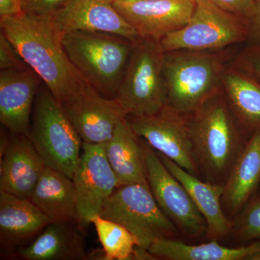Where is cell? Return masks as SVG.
<instances>
[{"instance_id":"5bb4252c","label":"cell","mask_w":260,"mask_h":260,"mask_svg":"<svg viewBox=\"0 0 260 260\" xmlns=\"http://www.w3.org/2000/svg\"><path fill=\"white\" fill-rule=\"evenodd\" d=\"M49 17L62 34L83 30L114 34L133 43L141 39L109 0H71Z\"/></svg>"},{"instance_id":"277c9868","label":"cell","mask_w":260,"mask_h":260,"mask_svg":"<svg viewBox=\"0 0 260 260\" xmlns=\"http://www.w3.org/2000/svg\"><path fill=\"white\" fill-rule=\"evenodd\" d=\"M62 44L82 78L104 96L115 99L134 43L107 32L75 30L63 34Z\"/></svg>"},{"instance_id":"8992f818","label":"cell","mask_w":260,"mask_h":260,"mask_svg":"<svg viewBox=\"0 0 260 260\" xmlns=\"http://www.w3.org/2000/svg\"><path fill=\"white\" fill-rule=\"evenodd\" d=\"M164 52L158 43L140 39L133 51L115 99L126 116L153 115L167 105Z\"/></svg>"},{"instance_id":"83f0119b","label":"cell","mask_w":260,"mask_h":260,"mask_svg":"<svg viewBox=\"0 0 260 260\" xmlns=\"http://www.w3.org/2000/svg\"><path fill=\"white\" fill-rule=\"evenodd\" d=\"M26 63L22 59L18 51L5 37L0 32V70L27 69Z\"/></svg>"},{"instance_id":"7a4b0ae2","label":"cell","mask_w":260,"mask_h":260,"mask_svg":"<svg viewBox=\"0 0 260 260\" xmlns=\"http://www.w3.org/2000/svg\"><path fill=\"white\" fill-rule=\"evenodd\" d=\"M187 119L200 177L223 185L249 135L238 123L223 90Z\"/></svg>"},{"instance_id":"d4e9b609","label":"cell","mask_w":260,"mask_h":260,"mask_svg":"<svg viewBox=\"0 0 260 260\" xmlns=\"http://www.w3.org/2000/svg\"><path fill=\"white\" fill-rule=\"evenodd\" d=\"M99 242L102 246V254L94 251L90 257L93 259L133 260L138 246L137 239L131 232L121 224L104 218L101 215L92 219Z\"/></svg>"},{"instance_id":"4316f807","label":"cell","mask_w":260,"mask_h":260,"mask_svg":"<svg viewBox=\"0 0 260 260\" xmlns=\"http://www.w3.org/2000/svg\"><path fill=\"white\" fill-rule=\"evenodd\" d=\"M231 64L260 82V44L246 45L234 56Z\"/></svg>"},{"instance_id":"30bf717a","label":"cell","mask_w":260,"mask_h":260,"mask_svg":"<svg viewBox=\"0 0 260 260\" xmlns=\"http://www.w3.org/2000/svg\"><path fill=\"white\" fill-rule=\"evenodd\" d=\"M135 134L192 175L200 178L187 116L167 107L153 115L126 116Z\"/></svg>"},{"instance_id":"484cf974","label":"cell","mask_w":260,"mask_h":260,"mask_svg":"<svg viewBox=\"0 0 260 260\" xmlns=\"http://www.w3.org/2000/svg\"><path fill=\"white\" fill-rule=\"evenodd\" d=\"M232 235L239 244L260 240V193H256L233 219Z\"/></svg>"},{"instance_id":"d6a6232c","label":"cell","mask_w":260,"mask_h":260,"mask_svg":"<svg viewBox=\"0 0 260 260\" xmlns=\"http://www.w3.org/2000/svg\"><path fill=\"white\" fill-rule=\"evenodd\" d=\"M111 3H116V2H124V3H129V2L140 1V0H109Z\"/></svg>"},{"instance_id":"5b68a950","label":"cell","mask_w":260,"mask_h":260,"mask_svg":"<svg viewBox=\"0 0 260 260\" xmlns=\"http://www.w3.org/2000/svg\"><path fill=\"white\" fill-rule=\"evenodd\" d=\"M28 136L46 166L73 179L83 141L50 90L39 88Z\"/></svg>"},{"instance_id":"6da1fadb","label":"cell","mask_w":260,"mask_h":260,"mask_svg":"<svg viewBox=\"0 0 260 260\" xmlns=\"http://www.w3.org/2000/svg\"><path fill=\"white\" fill-rule=\"evenodd\" d=\"M0 25L28 68L60 104L85 81L70 61L63 46V34L50 17L25 13L1 18Z\"/></svg>"},{"instance_id":"1f68e13d","label":"cell","mask_w":260,"mask_h":260,"mask_svg":"<svg viewBox=\"0 0 260 260\" xmlns=\"http://www.w3.org/2000/svg\"><path fill=\"white\" fill-rule=\"evenodd\" d=\"M25 13L21 0H0V18Z\"/></svg>"},{"instance_id":"3957f363","label":"cell","mask_w":260,"mask_h":260,"mask_svg":"<svg viewBox=\"0 0 260 260\" xmlns=\"http://www.w3.org/2000/svg\"><path fill=\"white\" fill-rule=\"evenodd\" d=\"M233 56L231 47L219 51L164 52L166 107L182 115H190L223 90V75Z\"/></svg>"},{"instance_id":"ba28073f","label":"cell","mask_w":260,"mask_h":260,"mask_svg":"<svg viewBox=\"0 0 260 260\" xmlns=\"http://www.w3.org/2000/svg\"><path fill=\"white\" fill-rule=\"evenodd\" d=\"M101 215L127 229L137 239L138 246L146 250L160 239H179L181 236L157 204L148 183L116 188Z\"/></svg>"},{"instance_id":"4dcf8cb0","label":"cell","mask_w":260,"mask_h":260,"mask_svg":"<svg viewBox=\"0 0 260 260\" xmlns=\"http://www.w3.org/2000/svg\"><path fill=\"white\" fill-rule=\"evenodd\" d=\"M248 28L246 45L260 44V0H254L252 12L248 18Z\"/></svg>"},{"instance_id":"d6986e66","label":"cell","mask_w":260,"mask_h":260,"mask_svg":"<svg viewBox=\"0 0 260 260\" xmlns=\"http://www.w3.org/2000/svg\"><path fill=\"white\" fill-rule=\"evenodd\" d=\"M259 186L260 129L248 138L223 184L221 203L231 220L257 193Z\"/></svg>"},{"instance_id":"603a6c76","label":"cell","mask_w":260,"mask_h":260,"mask_svg":"<svg viewBox=\"0 0 260 260\" xmlns=\"http://www.w3.org/2000/svg\"><path fill=\"white\" fill-rule=\"evenodd\" d=\"M228 104L242 129L248 135L260 129V82L229 64L222 79Z\"/></svg>"},{"instance_id":"44dd1931","label":"cell","mask_w":260,"mask_h":260,"mask_svg":"<svg viewBox=\"0 0 260 260\" xmlns=\"http://www.w3.org/2000/svg\"><path fill=\"white\" fill-rule=\"evenodd\" d=\"M78 225L49 224L34 242L18 249V256L25 260L88 259L85 240Z\"/></svg>"},{"instance_id":"836d02e7","label":"cell","mask_w":260,"mask_h":260,"mask_svg":"<svg viewBox=\"0 0 260 260\" xmlns=\"http://www.w3.org/2000/svg\"><path fill=\"white\" fill-rule=\"evenodd\" d=\"M250 260H260V253L251 258Z\"/></svg>"},{"instance_id":"cb8c5ba5","label":"cell","mask_w":260,"mask_h":260,"mask_svg":"<svg viewBox=\"0 0 260 260\" xmlns=\"http://www.w3.org/2000/svg\"><path fill=\"white\" fill-rule=\"evenodd\" d=\"M155 259L166 260H250L260 253V240L237 246L222 245L218 241L189 244L179 239H162L148 249Z\"/></svg>"},{"instance_id":"ffe728a7","label":"cell","mask_w":260,"mask_h":260,"mask_svg":"<svg viewBox=\"0 0 260 260\" xmlns=\"http://www.w3.org/2000/svg\"><path fill=\"white\" fill-rule=\"evenodd\" d=\"M104 149L118 187L148 183L145 143L135 134L127 118L119 123L112 138L104 144Z\"/></svg>"},{"instance_id":"ac0fdd59","label":"cell","mask_w":260,"mask_h":260,"mask_svg":"<svg viewBox=\"0 0 260 260\" xmlns=\"http://www.w3.org/2000/svg\"><path fill=\"white\" fill-rule=\"evenodd\" d=\"M51 223L30 199L0 191V243L5 251L23 247Z\"/></svg>"},{"instance_id":"d590c367","label":"cell","mask_w":260,"mask_h":260,"mask_svg":"<svg viewBox=\"0 0 260 260\" xmlns=\"http://www.w3.org/2000/svg\"><path fill=\"white\" fill-rule=\"evenodd\" d=\"M194 1H195V0H194Z\"/></svg>"},{"instance_id":"f1b7e54d","label":"cell","mask_w":260,"mask_h":260,"mask_svg":"<svg viewBox=\"0 0 260 260\" xmlns=\"http://www.w3.org/2000/svg\"><path fill=\"white\" fill-rule=\"evenodd\" d=\"M71 0H26L24 10L28 14L51 16L62 9Z\"/></svg>"},{"instance_id":"e575fe53","label":"cell","mask_w":260,"mask_h":260,"mask_svg":"<svg viewBox=\"0 0 260 260\" xmlns=\"http://www.w3.org/2000/svg\"><path fill=\"white\" fill-rule=\"evenodd\" d=\"M21 1H22V3H23V8H24V6H25V3H26V0H21Z\"/></svg>"},{"instance_id":"8fae6325","label":"cell","mask_w":260,"mask_h":260,"mask_svg":"<svg viewBox=\"0 0 260 260\" xmlns=\"http://www.w3.org/2000/svg\"><path fill=\"white\" fill-rule=\"evenodd\" d=\"M60 104L83 143L90 144H106L126 117L115 99L104 96L86 81Z\"/></svg>"},{"instance_id":"7402d4cb","label":"cell","mask_w":260,"mask_h":260,"mask_svg":"<svg viewBox=\"0 0 260 260\" xmlns=\"http://www.w3.org/2000/svg\"><path fill=\"white\" fill-rule=\"evenodd\" d=\"M30 200L53 223H78L77 195L73 179L47 167Z\"/></svg>"},{"instance_id":"4fadbf2b","label":"cell","mask_w":260,"mask_h":260,"mask_svg":"<svg viewBox=\"0 0 260 260\" xmlns=\"http://www.w3.org/2000/svg\"><path fill=\"white\" fill-rule=\"evenodd\" d=\"M114 8L140 39L158 43L183 28L190 20L194 0H140L116 2Z\"/></svg>"},{"instance_id":"2e32d148","label":"cell","mask_w":260,"mask_h":260,"mask_svg":"<svg viewBox=\"0 0 260 260\" xmlns=\"http://www.w3.org/2000/svg\"><path fill=\"white\" fill-rule=\"evenodd\" d=\"M10 133L1 160L0 191L30 199L47 167L28 135Z\"/></svg>"},{"instance_id":"7c38bea8","label":"cell","mask_w":260,"mask_h":260,"mask_svg":"<svg viewBox=\"0 0 260 260\" xmlns=\"http://www.w3.org/2000/svg\"><path fill=\"white\" fill-rule=\"evenodd\" d=\"M78 223H90L118 187L115 174L107 158L104 144L83 143L79 164L73 175Z\"/></svg>"},{"instance_id":"e0dca14e","label":"cell","mask_w":260,"mask_h":260,"mask_svg":"<svg viewBox=\"0 0 260 260\" xmlns=\"http://www.w3.org/2000/svg\"><path fill=\"white\" fill-rule=\"evenodd\" d=\"M158 153L164 165L186 188L197 208L207 223V237L220 241L232 235L233 220L224 212L221 203L223 185L201 180L178 166L161 153Z\"/></svg>"},{"instance_id":"9c48e42d","label":"cell","mask_w":260,"mask_h":260,"mask_svg":"<svg viewBox=\"0 0 260 260\" xmlns=\"http://www.w3.org/2000/svg\"><path fill=\"white\" fill-rule=\"evenodd\" d=\"M148 185L162 213L181 236L197 239L207 236L206 221L184 185L169 172L154 149L145 142Z\"/></svg>"},{"instance_id":"f546056e","label":"cell","mask_w":260,"mask_h":260,"mask_svg":"<svg viewBox=\"0 0 260 260\" xmlns=\"http://www.w3.org/2000/svg\"><path fill=\"white\" fill-rule=\"evenodd\" d=\"M222 10L247 19L251 14L254 0H209Z\"/></svg>"},{"instance_id":"52a82bcc","label":"cell","mask_w":260,"mask_h":260,"mask_svg":"<svg viewBox=\"0 0 260 260\" xmlns=\"http://www.w3.org/2000/svg\"><path fill=\"white\" fill-rule=\"evenodd\" d=\"M248 20L222 10L209 0H195L190 20L158 42L162 52L219 51L246 42Z\"/></svg>"},{"instance_id":"9a60e30c","label":"cell","mask_w":260,"mask_h":260,"mask_svg":"<svg viewBox=\"0 0 260 260\" xmlns=\"http://www.w3.org/2000/svg\"><path fill=\"white\" fill-rule=\"evenodd\" d=\"M42 79L30 68L0 72V121L14 134H28Z\"/></svg>"}]
</instances>
